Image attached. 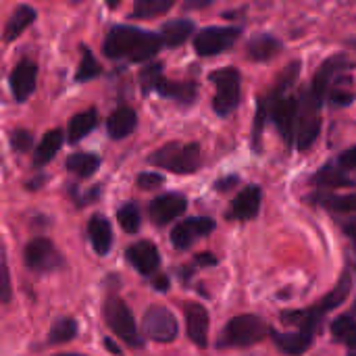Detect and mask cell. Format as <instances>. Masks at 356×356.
<instances>
[{"label": "cell", "mask_w": 356, "mask_h": 356, "mask_svg": "<svg viewBox=\"0 0 356 356\" xmlns=\"http://www.w3.org/2000/svg\"><path fill=\"white\" fill-rule=\"evenodd\" d=\"M348 67V60L344 56H332L327 58L319 71L315 73L311 86L307 90L300 92L298 96V123H296V140L294 144L298 146V150H309L321 131V108L325 102V94H327V86L332 83L334 75Z\"/></svg>", "instance_id": "6da1fadb"}, {"label": "cell", "mask_w": 356, "mask_h": 356, "mask_svg": "<svg viewBox=\"0 0 356 356\" xmlns=\"http://www.w3.org/2000/svg\"><path fill=\"white\" fill-rule=\"evenodd\" d=\"M163 42L159 33L136 25H113L102 42V52L111 60L146 63L159 54Z\"/></svg>", "instance_id": "7a4b0ae2"}, {"label": "cell", "mask_w": 356, "mask_h": 356, "mask_svg": "<svg viewBox=\"0 0 356 356\" xmlns=\"http://www.w3.org/2000/svg\"><path fill=\"white\" fill-rule=\"evenodd\" d=\"M350 290H353V275H350V271H344V275L340 277L338 286L332 292H327L321 300H317V305H313L309 309H302V311L282 313V321L284 323H292L298 330H305V332H311V334H319L325 315L330 311L338 309L340 305H344L348 300Z\"/></svg>", "instance_id": "3957f363"}, {"label": "cell", "mask_w": 356, "mask_h": 356, "mask_svg": "<svg viewBox=\"0 0 356 356\" xmlns=\"http://www.w3.org/2000/svg\"><path fill=\"white\" fill-rule=\"evenodd\" d=\"M148 163L175 175H192L202 165V146L196 142H171L156 148Z\"/></svg>", "instance_id": "277c9868"}, {"label": "cell", "mask_w": 356, "mask_h": 356, "mask_svg": "<svg viewBox=\"0 0 356 356\" xmlns=\"http://www.w3.org/2000/svg\"><path fill=\"white\" fill-rule=\"evenodd\" d=\"M267 336H271V327L259 315L244 313L225 323L217 340V348H248L263 342Z\"/></svg>", "instance_id": "5b68a950"}, {"label": "cell", "mask_w": 356, "mask_h": 356, "mask_svg": "<svg viewBox=\"0 0 356 356\" xmlns=\"http://www.w3.org/2000/svg\"><path fill=\"white\" fill-rule=\"evenodd\" d=\"M209 81L215 86L213 111L219 117H229L240 106L242 96V77L236 67H223L209 75Z\"/></svg>", "instance_id": "8992f818"}, {"label": "cell", "mask_w": 356, "mask_h": 356, "mask_svg": "<svg viewBox=\"0 0 356 356\" xmlns=\"http://www.w3.org/2000/svg\"><path fill=\"white\" fill-rule=\"evenodd\" d=\"M102 315H104V323L106 327L125 344L129 346H142V338L138 334V325L134 319L131 309L127 307V302L121 296H108L104 300L102 307Z\"/></svg>", "instance_id": "52a82bcc"}, {"label": "cell", "mask_w": 356, "mask_h": 356, "mask_svg": "<svg viewBox=\"0 0 356 356\" xmlns=\"http://www.w3.org/2000/svg\"><path fill=\"white\" fill-rule=\"evenodd\" d=\"M163 65H150L142 71L144 92H154L163 98H171L184 104H192L196 100V83L192 81H175L163 77Z\"/></svg>", "instance_id": "ba28073f"}, {"label": "cell", "mask_w": 356, "mask_h": 356, "mask_svg": "<svg viewBox=\"0 0 356 356\" xmlns=\"http://www.w3.org/2000/svg\"><path fill=\"white\" fill-rule=\"evenodd\" d=\"M25 267L33 273H54L65 267V259L58 252L56 244L44 236H38L27 242L23 250Z\"/></svg>", "instance_id": "9c48e42d"}, {"label": "cell", "mask_w": 356, "mask_h": 356, "mask_svg": "<svg viewBox=\"0 0 356 356\" xmlns=\"http://www.w3.org/2000/svg\"><path fill=\"white\" fill-rule=\"evenodd\" d=\"M142 330L148 340L159 342V344H169L177 340L179 336L177 317L167 307H161V305H152L146 309L144 319H142Z\"/></svg>", "instance_id": "30bf717a"}, {"label": "cell", "mask_w": 356, "mask_h": 356, "mask_svg": "<svg viewBox=\"0 0 356 356\" xmlns=\"http://www.w3.org/2000/svg\"><path fill=\"white\" fill-rule=\"evenodd\" d=\"M240 27H204L194 35V50L198 56H217L234 48L240 40Z\"/></svg>", "instance_id": "8fae6325"}, {"label": "cell", "mask_w": 356, "mask_h": 356, "mask_svg": "<svg viewBox=\"0 0 356 356\" xmlns=\"http://www.w3.org/2000/svg\"><path fill=\"white\" fill-rule=\"evenodd\" d=\"M35 81H38V63L31 58H21L8 75V88L13 100L19 104L27 102L29 96L35 92Z\"/></svg>", "instance_id": "7c38bea8"}, {"label": "cell", "mask_w": 356, "mask_h": 356, "mask_svg": "<svg viewBox=\"0 0 356 356\" xmlns=\"http://www.w3.org/2000/svg\"><path fill=\"white\" fill-rule=\"evenodd\" d=\"M213 229H215V221L211 217H188L171 229V244L177 250H186L194 242L213 234Z\"/></svg>", "instance_id": "4fadbf2b"}, {"label": "cell", "mask_w": 356, "mask_h": 356, "mask_svg": "<svg viewBox=\"0 0 356 356\" xmlns=\"http://www.w3.org/2000/svg\"><path fill=\"white\" fill-rule=\"evenodd\" d=\"M188 209V198L179 192H167L156 196L150 204H148V215L150 221L156 225H167L171 221H175L177 217H181Z\"/></svg>", "instance_id": "5bb4252c"}, {"label": "cell", "mask_w": 356, "mask_h": 356, "mask_svg": "<svg viewBox=\"0 0 356 356\" xmlns=\"http://www.w3.org/2000/svg\"><path fill=\"white\" fill-rule=\"evenodd\" d=\"M125 259L142 275H152L161 267L159 248H156V244H152L148 240H140V242L129 244L125 250Z\"/></svg>", "instance_id": "9a60e30c"}, {"label": "cell", "mask_w": 356, "mask_h": 356, "mask_svg": "<svg viewBox=\"0 0 356 356\" xmlns=\"http://www.w3.org/2000/svg\"><path fill=\"white\" fill-rule=\"evenodd\" d=\"M263 202V190L259 186H246L229 204L227 219L234 221H250L259 215Z\"/></svg>", "instance_id": "2e32d148"}, {"label": "cell", "mask_w": 356, "mask_h": 356, "mask_svg": "<svg viewBox=\"0 0 356 356\" xmlns=\"http://www.w3.org/2000/svg\"><path fill=\"white\" fill-rule=\"evenodd\" d=\"M184 315H186V332H188V338L196 346L204 348L209 344V323H211L207 307L200 305V302H188L184 307Z\"/></svg>", "instance_id": "e0dca14e"}, {"label": "cell", "mask_w": 356, "mask_h": 356, "mask_svg": "<svg viewBox=\"0 0 356 356\" xmlns=\"http://www.w3.org/2000/svg\"><path fill=\"white\" fill-rule=\"evenodd\" d=\"M271 338H273V344L277 346V350L282 355L300 356L311 348L315 334L305 332V330H294V332H277V330H271Z\"/></svg>", "instance_id": "ac0fdd59"}, {"label": "cell", "mask_w": 356, "mask_h": 356, "mask_svg": "<svg viewBox=\"0 0 356 356\" xmlns=\"http://www.w3.org/2000/svg\"><path fill=\"white\" fill-rule=\"evenodd\" d=\"M138 127V113L131 106H117L106 119V134L111 140H125Z\"/></svg>", "instance_id": "d6986e66"}, {"label": "cell", "mask_w": 356, "mask_h": 356, "mask_svg": "<svg viewBox=\"0 0 356 356\" xmlns=\"http://www.w3.org/2000/svg\"><path fill=\"white\" fill-rule=\"evenodd\" d=\"M194 31H196L194 21L192 19H186V17H179V19H173V21L163 23L161 29H159V38H161L163 46L175 48V46H181L184 42H188Z\"/></svg>", "instance_id": "ffe728a7"}, {"label": "cell", "mask_w": 356, "mask_h": 356, "mask_svg": "<svg viewBox=\"0 0 356 356\" xmlns=\"http://www.w3.org/2000/svg\"><path fill=\"white\" fill-rule=\"evenodd\" d=\"M86 229H88V238H90L94 252L100 257H106L113 246V227H111L108 219L102 215H94V217H90Z\"/></svg>", "instance_id": "44dd1931"}, {"label": "cell", "mask_w": 356, "mask_h": 356, "mask_svg": "<svg viewBox=\"0 0 356 356\" xmlns=\"http://www.w3.org/2000/svg\"><path fill=\"white\" fill-rule=\"evenodd\" d=\"M282 48H284V44L275 35H271V33H259V35H254V38L248 40V44H246V56L250 60L265 63V60L275 58L282 52Z\"/></svg>", "instance_id": "7402d4cb"}, {"label": "cell", "mask_w": 356, "mask_h": 356, "mask_svg": "<svg viewBox=\"0 0 356 356\" xmlns=\"http://www.w3.org/2000/svg\"><path fill=\"white\" fill-rule=\"evenodd\" d=\"M35 19H38V10H35L33 6H29V4H19V6L10 13V17L6 19V23H4V33H2L4 42L17 40L31 23H35Z\"/></svg>", "instance_id": "603a6c76"}, {"label": "cell", "mask_w": 356, "mask_h": 356, "mask_svg": "<svg viewBox=\"0 0 356 356\" xmlns=\"http://www.w3.org/2000/svg\"><path fill=\"white\" fill-rule=\"evenodd\" d=\"M65 138H67V134H65L63 129H58V127H56V129H48V131L42 136V140L38 142V146L33 148V159H31V163H33L35 167H42V165L50 163V161L58 154V150H60Z\"/></svg>", "instance_id": "cb8c5ba5"}, {"label": "cell", "mask_w": 356, "mask_h": 356, "mask_svg": "<svg viewBox=\"0 0 356 356\" xmlns=\"http://www.w3.org/2000/svg\"><path fill=\"white\" fill-rule=\"evenodd\" d=\"M96 125H98V113H96V108L81 111V113H77V115L71 117L69 127H67V140H69L71 144H77V142L83 140Z\"/></svg>", "instance_id": "d4e9b609"}, {"label": "cell", "mask_w": 356, "mask_h": 356, "mask_svg": "<svg viewBox=\"0 0 356 356\" xmlns=\"http://www.w3.org/2000/svg\"><path fill=\"white\" fill-rule=\"evenodd\" d=\"M311 200L315 204L323 207L325 211H332L338 215L356 213V192H353V194H317Z\"/></svg>", "instance_id": "484cf974"}, {"label": "cell", "mask_w": 356, "mask_h": 356, "mask_svg": "<svg viewBox=\"0 0 356 356\" xmlns=\"http://www.w3.org/2000/svg\"><path fill=\"white\" fill-rule=\"evenodd\" d=\"M332 338L338 344L348 346L350 350L356 348V315L353 313H344L340 315L334 323H332Z\"/></svg>", "instance_id": "4316f807"}, {"label": "cell", "mask_w": 356, "mask_h": 356, "mask_svg": "<svg viewBox=\"0 0 356 356\" xmlns=\"http://www.w3.org/2000/svg\"><path fill=\"white\" fill-rule=\"evenodd\" d=\"M67 171L75 173L77 177H90L100 167V156L92 152H73L65 159Z\"/></svg>", "instance_id": "83f0119b"}, {"label": "cell", "mask_w": 356, "mask_h": 356, "mask_svg": "<svg viewBox=\"0 0 356 356\" xmlns=\"http://www.w3.org/2000/svg\"><path fill=\"white\" fill-rule=\"evenodd\" d=\"M311 184L313 186H323V188H348V186H355V179L346 175L344 169L336 167L334 165H325L317 175L311 177Z\"/></svg>", "instance_id": "f1b7e54d"}, {"label": "cell", "mask_w": 356, "mask_h": 356, "mask_svg": "<svg viewBox=\"0 0 356 356\" xmlns=\"http://www.w3.org/2000/svg\"><path fill=\"white\" fill-rule=\"evenodd\" d=\"M77 330H79V325L73 317H58L48 332V344H52V346L67 344L77 338Z\"/></svg>", "instance_id": "f546056e"}, {"label": "cell", "mask_w": 356, "mask_h": 356, "mask_svg": "<svg viewBox=\"0 0 356 356\" xmlns=\"http://www.w3.org/2000/svg\"><path fill=\"white\" fill-rule=\"evenodd\" d=\"M175 6L173 0H138L129 13L131 19H154L169 13Z\"/></svg>", "instance_id": "4dcf8cb0"}, {"label": "cell", "mask_w": 356, "mask_h": 356, "mask_svg": "<svg viewBox=\"0 0 356 356\" xmlns=\"http://www.w3.org/2000/svg\"><path fill=\"white\" fill-rule=\"evenodd\" d=\"M102 73V67L98 65V60L94 58L90 46H81V60H79V67L75 71V81H90L94 77H98Z\"/></svg>", "instance_id": "1f68e13d"}, {"label": "cell", "mask_w": 356, "mask_h": 356, "mask_svg": "<svg viewBox=\"0 0 356 356\" xmlns=\"http://www.w3.org/2000/svg\"><path fill=\"white\" fill-rule=\"evenodd\" d=\"M117 221L123 227V232L127 234H138L142 217H140V209L136 202H125L123 207L117 209Z\"/></svg>", "instance_id": "d6a6232c"}, {"label": "cell", "mask_w": 356, "mask_h": 356, "mask_svg": "<svg viewBox=\"0 0 356 356\" xmlns=\"http://www.w3.org/2000/svg\"><path fill=\"white\" fill-rule=\"evenodd\" d=\"M8 142H10V148H13L15 152L25 154V152H29L31 146H33V136H31V131H27V129H13L10 136H8Z\"/></svg>", "instance_id": "836d02e7"}, {"label": "cell", "mask_w": 356, "mask_h": 356, "mask_svg": "<svg viewBox=\"0 0 356 356\" xmlns=\"http://www.w3.org/2000/svg\"><path fill=\"white\" fill-rule=\"evenodd\" d=\"M0 271H2V282H0V286H2V294H0V300H2L4 305H8V302H10V296H13V292H10L8 261H6V252H4V250H2V263H0Z\"/></svg>", "instance_id": "e575fe53"}, {"label": "cell", "mask_w": 356, "mask_h": 356, "mask_svg": "<svg viewBox=\"0 0 356 356\" xmlns=\"http://www.w3.org/2000/svg\"><path fill=\"white\" fill-rule=\"evenodd\" d=\"M136 181H138V186L142 190H154V188H159L163 184V175L161 173H154V171H144V173L138 175Z\"/></svg>", "instance_id": "d590c367"}, {"label": "cell", "mask_w": 356, "mask_h": 356, "mask_svg": "<svg viewBox=\"0 0 356 356\" xmlns=\"http://www.w3.org/2000/svg\"><path fill=\"white\" fill-rule=\"evenodd\" d=\"M338 167L340 169H344V171H355L356 169V146L353 148H348V150H344L340 156H338Z\"/></svg>", "instance_id": "8d00e7d4"}, {"label": "cell", "mask_w": 356, "mask_h": 356, "mask_svg": "<svg viewBox=\"0 0 356 356\" xmlns=\"http://www.w3.org/2000/svg\"><path fill=\"white\" fill-rule=\"evenodd\" d=\"M332 98L336 100V104H348V102H353V94H348V92H334Z\"/></svg>", "instance_id": "74e56055"}, {"label": "cell", "mask_w": 356, "mask_h": 356, "mask_svg": "<svg viewBox=\"0 0 356 356\" xmlns=\"http://www.w3.org/2000/svg\"><path fill=\"white\" fill-rule=\"evenodd\" d=\"M196 263L198 265H217V257H213V254H198L196 257Z\"/></svg>", "instance_id": "f35d334b"}, {"label": "cell", "mask_w": 356, "mask_h": 356, "mask_svg": "<svg viewBox=\"0 0 356 356\" xmlns=\"http://www.w3.org/2000/svg\"><path fill=\"white\" fill-rule=\"evenodd\" d=\"M211 4H213L211 0H202V2L196 0V2H186L184 8H204V6H211Z\"/></svg>", "instance_id": "ab89813d"}, {"label": "cell", "mask_w": 356, "mask_h": 356, "mask_svg": "<svg viewBox=\"0 0 356 356\" xmlns=\"http://www.w3.org/2000/svg\"><path fill=\"white\" fill-rule=\"evenodd\" d=\"M104 346H106V348H108V353H113V355L121 356V350H119V346H115V344H113V340H111V338H104Z\"/></svg>", "instance_id": "60d3db41"}, {"label": "cell", "mask_w": 356, "mask_h": 356, "mask_svg": "<svg viewBox=\"0 0 356 356\" xmlns=\"http://www.w3.org/2000/svg\"><path fill=\"white\" fill-rule=\"evenodd\" d=\"M50 356H86V355H75V353H58V355H50Z\"/></svg>", "instance_id": "b9f144b4"}, {"label": "cell", "mask_w": 356, "mask_h": 356, "mask_svg": "<svg viewBox=\"0 0 356 356\" xmlns=\"http://www.w3.org/2000/svg\"><path fill=\"white\" fill-rule=\"evenodd\" d=\"M348 356H356V348H353V350L348 353Z\"/></svg>", "instance_id": "7bdbcfd3"}, {"label": "cell", "mask_w": 356, "mask_h": 356, "mask_svg": "<svg viewBox=\"0 0 356 356\" xmlns=\"http://www.w3.org/2000/svg\"><path fill=\"white\" fill-rule=\"evenodd\" d=\"M353 223H356V217H355V219H353Z\"/></svg>", "instance_id": "ee69618b"}, {"label": "cell", "mask_w": 356, "mask_h": 356, "mask_svg": "<svg viewBox=\"0 0 356 356\" xmlns=\"http://www.w3.org/2000/svg\"><path fill=\"white\" fill-rule=\"evenodd\" d=\"M355 44H356V42H355Z\"/></svg>", "instance_id": "f6af8a7d"}]
</instances>
